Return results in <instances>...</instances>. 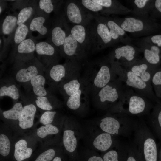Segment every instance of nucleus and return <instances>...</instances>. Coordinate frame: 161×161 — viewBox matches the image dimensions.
<instances>
[{"mask_svg": "<svg viewBox=\"0 0 161 161\" xmlns=\"http://www.w3.org/2000/svg\"><path fill=\"white\" fill-rule=\"evenodd\" d=\"M83 71L82 77L92 97L109 82L118 78L107 58L86 62Z\"/></svg>", "mask_w": 161, "mask_h": 161, "instance_id": "1", "label": "nucleus"}, {"mask_svg": "<svg viewBox=\"0 0 161 161\" xmlns=\"http://www.w3.org/2000/svg\"><path fill=\"white\" fill-rule=\"evenodd\" d=\"M149 99L126 87L121 99L107 113L124 114L131 116L148 114L151 108Z\"/></svg>", "mask_w": 161, "mask_h": 161, "instance_id": "2", "label": "nucleus"}, {"mask_svg": "<svg viewBox=\"0 0 161 161\" xmlns=\"http://www.w3.org/2000/svg\"><path fill=\"white\" fill-rule=\"evenodd\" d=\"M122 114H106L94 122L101 131L115 137H128L134 132L138 121Z\"/></svg>", "mask_w": 161, "mask_h": 161, "instance_id": "3", "label": "nucleus"}, {"mask_svg": "<svg viewBox=\"0 0 161 161\" xmlns=\"http://www.w3.org/2000/svg\"><path fill=\"white\" fill-rule=\"evenodd\" d=\"M84 135L83 128L72 116L66 115L62 132L61 142L64 151L69 161H79V142Z\"/></svg>", "mask_w": 161, "mask_h": 161, "instance_id": "4", "label": "nucleus"}, {"mask_svg": "<svg viewBox=\"0 0 161 161\" xmlns=\"http://www.w3.org/2000/svg\"><path fill=\"white\" fill-rule=\"evenodd\" d=\"M82 62L75 60H66L63 64L58 63L47 68L45 74L51 89L57 90L61 82L81 75Z\"/></svg>", "mask_w": 161, "mask_h": 161, "instance_id": "5", "label": "nucleus"}, {"mask_svg": "<svg viewBox=\"0 0 161 161\" xmlns=\"http://www.w3.org/2000/svg\"><path fill=\"white\" fill-rule=\"evenodd\" d=\"M118 78L100 89L92 97L94 106L100 110H107L118 103L124 93L126 87Z\"/></svg>", "mask_w": 161, "mask_h": 161, "instance_id": "6", "label": "nucleus"}, {"mask_svg": "<svg viewBox=\"0 0 161 161\" xmlns=\"http://www.w3.org/2000/svg\"><path fill=\"white\" fill-rule=\"evenodd\" d=\"M134 133V144L145 161H157V148L155 140L146 125L138 122Z\"/></svg>", "mask_w": 161, "mask_h": 161, "instance_id": "7", "label": "nucleus"}, {"mask_svg": "<svg viewBox=\"0 0 161 161\" xmlns=\"http://www.w3.org/2000/svg\"><path fill=\"white\" fill-rule=\"evenodd\" d=\"M109 62L113 72L127 87L133 89L137 93L149 99L153 98L150 84L144 82L129 69L117 63Z\"/></svg>", "mask_w": 161, "mask_h": 161, "instance_id": "8", "label": "nucleus"}, {"mask_svg": "<svg viewBox=\"0 0 161 161\" xmlns=\"http://www.w3.org/2000/svg\"><path fill=\"white\" fill-rule=\"evenodd\" d=\"M90 126L85 128L83 127V138L90 149L104 153L115 145L117 142L115 137L101 131L95 123Z\"/></svg>", "mask_w": 161, "mask_h": 161, "instance_id": "9", "label": "nucleus"}, {"mask_svg": "<svg viewBox=\"0 0 161 161\" xmlns=\"http://www.w3.org/2000/svg\"><path fill=\"white\" fill-rule=\"evenodd\" d=\"M114 21L126 32L135 36L148 35L153 32L156 25L147 16L114 18Z\"/></svg>", "mask_w": 161, "mask_h": 161, "instance_id": "10", "label": "nucleus"}, {"mask_svg": "<svg viewBox=\"0 0 161 161\" xmlns=\"http://www.w3.org/2000/svg\"><path fill=\"white\" fill-rule=\"evenodd\" d=\"M95 21L87 26L91 38L92 52L112 46L115 43L106 24L94 15Z\"/></svg>", "mask_w": 161, "mask_h": 161, "instance_id": "11", "label": "nucleus"}, {"mask_svg": "<svg viewBox=\"0 0 161 161\" xmlns=\"http://www.w3.org/2000/svg\"><path fill=\"white\" fill-rule=\"evenodd\" d=\"M13 69L14 80L23 85L35 76L45 73L46 68L35 57L27 61L13 65Z\"/></svg>", "mask_w": 161, "mask_h": 161, "instance_id": "12", "label": "nucleus"}, {"mask_svg": "<svg viewBox=\"0 0 161 161\" xmlns=\"http://www.w3.org/2000/svg\"><path fill=\"white\" fill-rule=\"evenodd\" d=\"M14 136L13 161H29L36 149L38 142L30 134Z\"/></svg>", "mask_w": 161, "mask_h": 161, "instance_id": "13", "label": "nucleus"}, {"mask_svg": "<svg viewBox=\"0 0 161 161\" xmlns=\"http://www.w3.org/2000/svg\"><path fill=\"white\" fill-rule=\"evenodd\" d=\"M64 25L66 36L64 43L59 50L61 56L66 60H75L82 62L87 56L88 53L81 47L70 33L66 18Z\"/></svg>", "mask_w": 161, "mask_h": 161, "instance_id": "14", "label": "nucleus"}, {"mask_svg": "<svg viewBox=\"0 0 161 161\" xmlns=\"http://www.w3.org/2000/svg\"><path fill=\"white\" fill-rule=\"evenodd\" d=\"M64 10V15L68 21L75 24L87 26L94 19V15L86 9L79 0L66 1Z\"/></svg>", "mask_w": 161, "mask_h": 161, "instance_id": "15", "label": "nucleus"}, {"mask_svg": "<svg viewBox=\"0 0 161 161\" xmlns=\"http://www.w3.org/2000/svg\"><path fill=\"white\" fill-rule=\"evenodd\" d=\"M89 94L86 86L64 99L66 107L75 114L80 116L85 115L89 109Z\"/></svg>", "mask_w": 161, "mask_h": 161, "instance_id": "16", "label": "nucleus"}, {"mask_svg": "<svg viewBox=\"0 0 161 161\" xmlns=\"http://www.w3.org/2000/svg\"><path fill=\"white\" fill-rule=\"evenodd\" d=\"M63 151L61 140H51L41 142L29 161H52Z\"/></svg>", "mask_w": 161, "mask_h": 161, "instance_id": "17", "label": "nucleus"}, {"mask_svg": "<svg viewBox=\"0 0 161 161\" xmlns=\"http://www.w3.org/2000/svg\"><path fill=\"white\" fill-rule=\"evenodd\" d=\"M138 52L133 46L126 44L115 48L107 58L109 61L117 63L126 67L138 60Z\"/></svg>", "mask_w": 161, "mask_h": 161, "instance_id": "18", "label": "nucleus"}, {"mask_svg": "<svg viewBox=\"0 0 161 161\" xmlns=\"http://www.w3.org/2000/svg\"><path fill=\"white\" fill-rule=\"evenodd\" d=\"M14 134L6 124H0V161H13V148Z\"/></svg>", "mask_w": 161, "mask_h": 161, "instance_id": "19", "label": "nucleus"}, {"mask_svg": "<svg viewBox=\"0 0 161 161\" xmlns=\"http://www.w3.org/2000/svg\"><path fill=\"white\" fill-rule=\"evenodd\" d=\"M35 51L40 58V61L46 68L58 63L61 56L59 49L51 43L42 41L37 43Z\"/></svg>", "mask_w": 161, "mask_h": 161, "instance_id": "20", "label": "nucleus"}, {"mask_svg": "<svg viewBox=\"0 0 161 161\" xmlns=\"http://www.w3.org/2000/svg\"><path fill=\"white\" fill-rule=\"evenodd\" d=\"M23 106L21 112L16 133L15 136H21L26 134L25 131L32 128L34 124L35 116L37 108L34 104L23 101Z\"/></svg>", "mask_w": 161, "mask_h": 161, "instance_id": "21", "label": "nucleus"}, {"mask_svg": "<svg viewBox=\"0 0 161 161\" xmlns=\"http://www.w3.org/2000/svg\"><path fill=\"white\" fill-rule=\"evenodd\" d=\"M23 101L34 104L40 110L44 111L57 110L62 108L63 103L53 95L50 93L45 96H37L27 94Z\"/></svg>", "mask_w": 161, "mask_h": 161, "instance_id": "22", "label": "nucleus"}, {"mask_svg": "<svg viewBox=\"0 0 161 161\" xmlns=\"http://www.w3.org/2000/svg\"><path fill=\"white\" fill-rule=\"evenodd\" d=\"M63 126L48 124L34 129L30 134L41 143L51 140H61Z\"/></svg>", "mask_w": 161, "mask_h": 161, "instance_id": "23", "label": "nucleus"}, {"mask_svg": "<svg viewBox=\"0 0 161 161\" xmlns=\"http://www.w3.org/2000/svg\"><path fill=\"white\" fill-rule=\"evenodd\" d=\"M35 50V44L30 38L25 39L17 47L13 54L12 61L13 65L27 61L33 58Z\"/></svg>", "mask_w": 161, "mask_h": 161, "instance_id": "24", "label": "nucleus"}, {"mask_svg": "<svg viewBox=\"0 0 161 161\" xmlns=\"http://www.w3.org/2000/svg\"><path fill=\"white\" fill-rule=\"evenodd\" d=\"M86 86L81 74L66 80L60 83L57 88L64 99L77 92L82 87Z\"/></svg>", "mask_w": 161, "mask_h": 161, "instance_id": "25", "label": "nucleus"}, {"mask_svg": "<svg viewBox=\"0 0 161 161\" xmlns=\"http://www.w3.org/2000/svg\"><path fill=\"white\" fill-rule=\"evenodd\" d=\"M23 107L21 103L17 102L8 110H0L1 119L11 129L14 135L16 131L19 119Z\"/></svg>", "mask_w": 161, "mask_h": 161, "instance_id": "26", "label": "nucleus"}, {"mask_svg": "<svg viewBox=\"0 0 161 161\" xmlns=\"http://www.w3.org/2000/svg\"><path fill=\"white\" fill-rule=\"evenodd\" d=\"M153 66L143 58L137 60L125 68L131 71L144 82L150 84L152 77L154 73L153 72Z\"/></svg>", "mask_w": 161, "mask_h": 161, "instance_id": "27", "label": "nucleus"}, {"mask_svg": "<svg viewBox=\"0 0 161 161\" xmlns=\"http://www.w3.org/2000/svg\"><path fill=\"white\" fill-rule=\"evenodd\" d=\"M70 33L83 49L88 54L91 51L92 44L87 26L75 24L70 27Z\"/></svg>", "mask_w": 161, "mask_h": 161, "instance_id": "28", "label": "nucleus"}, {"mask_svg": "<svg viewBox=\"0 0 161 161\" xmlns=\"http://www.w3.org/2000/svg\"><path fill=\"white\" fill-rule=\"evenodd\" d=\"M47 79L45 73L38 75L23 85L27 94L37 96H45L50 93L45 88Z\"/></svg>", "mask_w": 161, "mask_h": 161, "instance_id": "29", "label": "nucleus"}, {"mask_svg": "<svg viewBox=\"0 0 161 161\" xmlns=\"http://www.w3.org/2000/svg\"><path fill=\"white\" fill-rule=\"evenodd\" d=\"M95 15L99 20L103 22L109 29L112 38L115 44L119 41L125 42L129 41V38L126 35V32L112 18L101 16L99 14Z\"/></svg>", "mask_w": 161, "mask_h": 161, "instance_id": "30", "label": "nucleus"}, {"mask_svg": "<svg viewBox=\"0 0 161 161\" xmlns=\"http://www.w3.org/2000/svg\"><path fill=\"white\" fill-rule=\"evenodd\" d=\"M64 15L53 26L51 32L50 42L58 48L59 50L62 46L66 36L64 25Z\"/></svg>", "mask_w": 161, "mask_h": 161, "instance_id": "31", "label": "nucleus"}, {"mask_svg": "<svg viewBox=\"0 0 161 161\" xmlns=\"http://www.w3.org/2000/svg\"><path fill=\"white\" fill-rule=\"evenodd\" d=\"M103 7V15L112 14H124L131 12V10L123 5L119 1L113 0H93Z\"/></svg>", "mask_w": 161, "mask_h": 161, "instance_id": "32", "label": "nucleus"}, {"mask_svg": "<svg viewBox=\"0 0 161 161\" xmlns=\"http://www.w3.org/2000/svg\"><path fill=\"white\" fill-rule=\"evenodd\" d=\"M140 49L143 53V58L149 64L154 66L159 63L161 51L160 47L146 42Z\"/></svg>", "mask_w": 161, "mask_h": 161, "instance_id": "33", "label": "nucleus"}, {"mask_svg": "<svg viewBox=\"0 0 161 161\" xmlns=\"http://www.w3.org/2000/svg\"><path fill=\"white\" fill-rule=\"evenodd\" d=\"M65 116L57 110L45 111L40 116L39 122L42 125L52 124L63 126Z\"/></svg>", "mask_w": 161, "mask_h": 161, "instance_id": "34", "label": "nucleus"}, {"mask_svg": "<svg viewBox=\"0 0 161 161\" xmlns=\"http://www.w3.org/2000/svg\"><path fill=\"white\" fill-rule=\"evenodd\" d=\"M19 89L14 81L4 80L1 83L0 97L8 96L15 100H18L20 97Z\"/></svg>", "mask_w": 161, "mask_h": 161, "instance_id": "35", "label": "nucleus"}, {"mask_svg": "<svg viewBox=\"0 0 161 161\" xmlns=\"http://www.w3.org/2000/svg\"><path fill=\"white\" fill-rule=\"evenodd\" d=\"M134 13L137 16H147L148 13L154 7V1L149 0H135Z\"/></svg>", "mask_w": 161, "mask_h": 161, "instance_id": "36", "label": "nucleus"}, {"mask_svg": "<svg viewBox=\"0 0 161 161\" xmlns=\"http://www.w3.org/2000/svg\"><path fill=\"white\" fill-rule=\"evenodd\" d=\"M46 21L45 18L43 16H37L31 21L29 29L33 31H37L42 35L46 34L48 31L47 28L44 24Z\"/></svg>", "mask_w": 161, "mask_h": 161, "instance_id": "37", "label": "nucleus"}, {"mask_svg": "<svg viewBox=\"0 0 161 161\" xmlns=\"http://www.w3.org/2000/svg\"><path fill=\"white\" fill-rule=\"evenodd\" d=\"M17 17L9 15L4 19L2 26V30L5 35H10L13 31L17 25Z\"/></svg>", "mask_w": 161, "mask_h": 161, "instance_id": "38", "label": "nucleus"}, {"mask_svg": "<svg viewBox=\"0 0 161 161\" xmlns=\"http://www.w3.org/2000/svg\"><path fill=\"white\" fill-rule=\"evenodd\" d=\"M35 6L32 4H28L20 10L17 16V25L25 23L33 13Z\"/></svg>", "mask_w": 161, "mask_h": 161, "instance_id": "39", "label": "nucleus"}, {"mask_svg": "<svg viewBox=\"0 0 161 161\" xmlns=\"http://www.w3.org/2000/svg\"><path fill=\"white\" fill-rule=\"evenodd\" d=\"M79 161H104L97 151L90 149H87L81 154H78Z\"/></svg>", "mask_w": 161, "mask_h": 161, "instance_id": "40", "label": "nucleus"}, {"mask_svg": "<svg viewBox=\"0 0 161 161\" xmlns=\"http://www.w3.org/2000/svg\"><path fill=\"white\" fill-rule=\"evenodd\" d=\"M59 1L51 0H40L39 2L40 8L45 13H50L54 11L59 7L61 4L58 3Z\"/></svg>", "mask_w": 161, "mask_h": 161, "instance_id": "41", "label": "nucleus"}, {"mask_svg": "<svg viewBox=\"0 0 161 161\" xmlns=\"http://www.w3.org/2000/svg\"><path fill=\"white\" fill-rule=\"evenodd\" d=\"M81 4L87 10L95 14L103 15V8L100 5L94 2L93 0H79Z\"/></svg>", "mask_w": 161, "mask_h": 161, "instance_id": "42", "label": "nucleus"}, {"mask_svg": "<svg viewBox=\"0 0 161 161\" xmlns=\"http://www.w3.org/2000/svg\"><path fill=\"white\" fill-rule=\"evenodd\" d=\"M28 32V27L24 24L18 25L15 32L14 39L15 43L18 45L25 40Z\"/></svg>", "mask_w": 161, "mask_h": 161, "instance_id": "43", "label": "nucleus"}, {"mask_svg": "<svg viewBox=\"0 0 161 161\" xmlns=\"http://www.w3.org/2000/svg\"><path fill=\"white\" fill-rule=\"evenodd\" d=\"M118 143L117 141L115 145L104 153L102 157L104 161H119V154L117 150Z\"/></svg>", "mask_w": 161, "mask_h": 161, "instance_id": "44", "label": "nucleus"}, {"mask_svg": "<svg viewBox=\"0 0 161 161\" xmlns=\"http://www.w3.org/2000/svg\"><path fill=\"white\" fill-rule=\"evenodd\" d=\"M147 42L155 45L161 47V34L153 35L149 37L145 40Z\"/></svg>", "mask_w": 161, "mask_h": 161, "instance_id": "45", "label": "nucleus"}, {"mask_svg": "<svg viewBox=\"0 0 161 161\" xmlns=\"http://www.w3.org/2000/svg\"><path fill=\"white\" fill-rule=\"evenodd\" d=\"M151 81L153 84L155 86H161V71L155 72Z\"/></svg>", "mask_w": 161, "mask_h": 161, "instance_id": "46", "label": "nucleus"}, {"mask_svg": "<svg viewBox=\"0 0 161 161\" xmlns=\"http://www.w3.org/2000/svg\"><path fill=\"white\" fill-rule=\"evenodd\" d=\"M52 161H69V160L63 151L56 156Z\"/></svg>", "mask_w": 161, "mask_h": 161, "instance_id": "47", "label": "nucleus"}, {"mask_svg": "<svg viewBox=\"0 0 161 161\" xmlns=\"http://www.w3.org/2000/svg\"><path fill=\"white\" fill-rule=\"evenodd\" d=\"M153 8L161 14V0H156L154 1Z\"/></svg>", "mask_w": 161, "mask_h": 161, "instance_id": "48", "label": "nucleus"}, {"mask_svg": "<svg viewBox=\"0 0 161 161\" xmlns=\"http://www.w3.org/2000/svg\"><path fill=\"white\" fill-rule=\"evenodd\" d=\"M157 120L158 125L161 129V109L159 111L157 114Z\"/></svg>", "mask_w": 161, "mask_h": 161, "instance_id": "49", "label": "nucleus"}, {"mask_svg": "<svg viewBox=\"0 0 161 161\" xmlns=\"http://www.w3.org/2000/svg\"><path fill=\"white\" fill-rule=\"evenodd\" d=\"M126 161H137V160L133 156L131 155L128 157Z\"/></svg>", "mask_w": 161, "mask_h": 161, "instance_id": "50", "label": "nucleus"}, {"mask_svg": "<svg viewBox=\"0 0 161 161\" xmlns=\"http://www.w3.org/2000/svg\"><path fill=\"white\" fill-rule=\"evenodd\" d=\"M2 8L1 6H0V14L2 12Z\"/></svg>", "mask_w": 161, "mask_h": 161, "instance_id": "51", "label": "nucleus"}]
</instances>
